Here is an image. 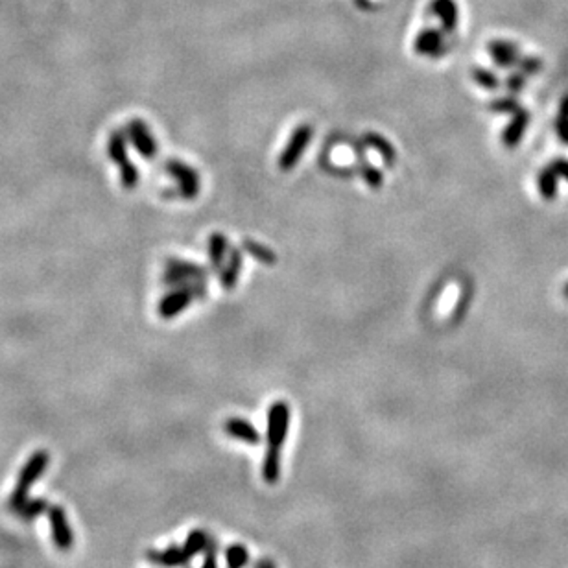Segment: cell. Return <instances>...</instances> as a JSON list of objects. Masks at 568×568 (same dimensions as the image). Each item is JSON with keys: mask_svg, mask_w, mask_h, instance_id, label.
<instances>
[{"mask_svg": "<svg viewBox=\"0 0 568 568\" xmlns=\"http://www.w3.org/2000/svg\"><path fill=\"white\" fill-rule=\"evenodd\" d=\"M288 427L290 406L284 400L273 403L267 410V445L263 462V478L266 484H275L281 476V448L286 441Z\"/></svg>", "mask_w": 568, "mask_h": 568, "instance_id": "obj_1", "label": "cell"}, {"mask_svg": "<svg viewBox=\"0 0 568 568\" xmlns=\"http://www.w3.org/2000/svg\"><path fill=\"white\" fill-rule=\"evenodd\" d=\"M46 465H49V454L46 452H35L34 456L26 462V465L23 467V471L19 474V481H17L13 495L10 498V507L15 513H19L23 510V505L28 502L26 500L28 489L34 486L35 481L39 480V476L43 474Z\"/></svg>", "mask_w": 568, "mask_h": 568, "instance_id": "obj_2", "label": "cell"}, {"mask_svg": "<svg viewBox=\"0 0 568 568\" xmlns=\"http://www.w3.org/2000/svg\"><path fill=\"white\" fill-rule=\"evenodd\" d=\"M207 277V270L199 264L183 260V258H170L166 260L165 273H163V282L168 286H192L199 284Z\"/></svg>", "mask_w": 568, "mask_h": 568, "instance_id": "obj_3", "label": "cell"}, {"mask_svg": "<svg viewBox=\"0 0 568 568\" xmlns=\"http://www.w3.org/2000/svg\"><path fill=\"white\" fill-rule=\"evenodd\" d=\"M205 296V284H192V286H179L174 288L170 294H166L159 303V316L163 320H172V317L179 316L181 312L187 310L192 301L198 297Z\"/></svg>", "mask_w": 568, "mask_h": 568, "instance_id": "obj_4", "label": "cell"}, {"mask_svg": "<svg viewBox=\"0 0 568 568\" xmlns=\"http://www.w3.org/2000/svg\"><path fill=\"white\" fill-rule=\"evenodd\" d=\"M165 170L170 174L177 187V194L183 199H194L199 192V174L183 160H168Z\"/></svg>", "mask_w": 568, "mask_h": 568, "instance_id": "obj_5", "label": "cell"}, {"mask_svg": "<svg viewBox=\"0 0 568 568\" xmlns=\"http://www.w3.org/2000/svg\"><path fill=\"white\" fill-rule=\"evenodd\" d=\"M312 139V126L308 124H303V126L296 127L294 133H291L290 141L284 146L281 157H279V168L282 172H290L291 168H296V165L299 163V159L305 153L306 146L310 142Z\"/></svg>", "mask_w": 568, "mask_h": 568, "instance_id": "obj_6", "label": "cell"}, {"mask_svg": "<svg viewBox=\"0 0 568 568\" xmlns=\"http://www.w3.org/2000/svg\"><path fill=\"white\" fill-rule=\"evenodd\" d=\"M49 519L50 524H52L53 544H56L59 550H63V552L70 550V546H72L74 543V537L72 529H70V526H68L67 522V513H65L63 507H59V505L49 507Z\"/></svg>", "mask_w": 568, "mask_h": 568, "instance_id": "obj_7", "label": "cell"}, {"mask_svg": "<svg viewBox=\"0 0 568 568\" xmlns=\"http://www.w3.org/2000/svg\"><path fill=\"white\" fill-rule=\"evenodd\" d=\"M148 559L151 563L159 564V567H166V568H177V567H185V564L190 563L192 555L189 554V550L183 546H170V548L165 550H151L148 552Z\"/></svg>", "mask_w": 568, "mask_h": 568, "instance_id": "obj_8", "label": "cell"}, {"mask_svg": "<svg viewBox=\"0 0 568 568\" xmlns=\"http://www.w3.org/2000/svg\"><path fill=\"white\" fill-rule=\"evenodd\" d=\"M130 135H132V141L135 144V148L139 150L144 159H153L157 156V142L153 139V135L150 133V130L142 124L141 120H133L132 126H130Z\"/></svg>", "mask_w": 568, "mask_h": 568, "instance_id": "obj_9", "label": "cell"}, {"mask_svg": "<svg viewBox=\"0 0 568 568\" xmlns=\"http://www.w3.org/2000/svg\"><path fill=\"white\" fill-rule=\"evenodd\" d=\"M224 432L238 441L248 443V445H258L260 443V434L249 421L242 417H229L224 423Z\"/></svg>", "mask_w": 568, "mask_h": 568, "instance_id": "obj_10", "label": "cell"}, {"mask_svg": "<svg viewBox=\"0 0 568 568\" xmlns=\"http://www.w3.org/2000/svg\"><path fill=\"white\" fill-rule=\"evenodd\" d=\"M111 156L115 157L117 163H120L122 166V179H124V185L127 189H132L139 183V170L135 166L130 165V160L126 157V148H124V139L122 137H115L111 142Z\"/></svg>", "mask_w": 568, "mask_h": 568, "instance_id": "obj_11", "label": "cell"}, {"mask_svg": "<svg viewBox=\"0 0 568 568\" xmlns=\"http://www.w3.org/2000/svg\"><path fill=\"white\" fill-rule=\"evenodd\" d=\"M242 272V253L238 249H233L229 253V258L225 266L222 267V275H220V284L224 290H233L236 286L238 277Z\"/></svg>", "mask_w": 568, "mask_h": 568, "instance_id": "obj_12", "label": "cell"}, {"mask_svg": "<svg viewBox=\"0 0 568 568\" xmlns=\"http://www.w3.org/2000/svg\"><path fill=\"white\" fill-rule=\"evenodd\" d=\"M207 249H209V260L213 264L214 270H220L222 264L225 263L229 251V240L225 234L222 233H213L207 242Z\"/></svg>", "mask_w": 568, "mask_h": 568, "instance_id": "obj_13", "label": "cell"}, {"mask_svg": "<svg viewBox=\"0 0 568 568\" xmlns=\"http://www.w3.org/2000/svg\"><path fill=\"white\" fill-rule=\"evenodd\" d=\"M364 142L370 146L371 150H374L384 159V163L388 166H393L395 159H397V153H395V148L391 146V142L388 139H384L379 133H365Z\"/></svg>", "mask_w": 568, "mask_h": 568, "instance_id": "obj_14", "label": "cell"}, {"mask_svg": "<svg viewBox=\"0 0 568 568\" xmlns=\"http://www.w3.org/2000/svg\"><path fill=\"white\" fill-rule=\"evenodd\" d=\"M415 50L424 56H436L441 50V35L436 30H424L415 41Z\"/></svg>", "mask_w": 568, "mask_h": 568, "instance_id": "obj_15", "label": "cell"}, {"mask_svg": "<svg viewBox=\"0 0 568 568\" xmlns=\"http://www.w3.org/2000/svg\"><path fill=\"white\" fill-rule=\"evenodd\" d=\"M489 52L493 53V58L496 59V63L505 67L511 65L517 59V49L511 43H504V41H495L489 44Z\"/></svg>", "mask_w": 568, "mask_h": 568, "instance_id": "obj_16", "label": "cell"}, {"mask_svg": "<svg viewBox=\"0 0 568 568\" xmlns=\"http://www.w3.org/2000/svg\"><path fill=\"white\" fill-rule=\"evenodd\" d=\"M244 249H246L253 258H257L258 263L275 264V260H277V257H275V253H273L272 249L266 248L264 244L257 242V240H251V238H246V240H244Z\"/></svg>", "mask_w": 568, "mask_h": 568, "instance_id": "obj_17", "label": "cell"}, {"mask_svg": "<svg viewBox=\"0 0 568 568\" xmlns=\"http://www.w3.org/2000/svg\"><path fill=\"white\" fill-rule=\"evenodd\" d=\"M434 11H436V15L441 19L443 26L447 30H452L456 26L457 11L452 0H436L434 2Z\"/></svg>", "mask_w": 568, "mask_h": 568, "instance_id": "obj_18", "label": "cell"}, {"mask_svg": "<svg viewBox=\"0 0 568 568\" xmlns=\"http://www.w3.org/2000/svg\"><path fill=\"white\" fill-rule=\"evenodd\" d=\"M225 559L229 568H246L249 563V552L244 544L234 543L225 550Z\"/></svg>", "mask_w": 568, "mask_h": 568, "instance_id": "obj_19", "label": "cell"}, {"mask_svg": "<svg viewBox=\"0 0 568 568\" xmlns=\"http://www.w3.org/2000/svg\"><path fill=\"white\" fill-rule=\"evenodd\" d=\"M209 544H210L209 535L205 534V531H201V529H194V531H190L189 537H187L185 548L189 550V554L194 557V555L201 554V552H205V550L209 548Z\"/></svg>", "mask_w": 568, "mask_h": 568, "instance_id": "obj_20", "label": "cell"}, {"mask_svg": "<svg viewBox=\"0 0 568 568\" xmlns=\"http://www.w3.org/2000/svg\"><path fill=\"white\" fill-rule=\"evenodd\" d=\"M360 174H362V179L367 183V187H371V189H379L380 185H382V172L377 168V166H373L371 163H367V160H364L362 163V166H360Z\"/></svg>", "mask_w": 568, "mask_h": 568, "instance_id": "obj_21", "label": "cell"}, {"mask_svg": "<svg viewBox=\"0 0 568 568\" xmlns=\"http://www.w3.org/2000/svg\"><path fill=\"white\" fill-rule=\"evenodd\" d=\"M44 510H49V504L39 498V500L26 502V504L23 505V510L19 511V515L23 517L25 520H32L39 515V513H43Z\"/></svg>", "mask_w": 568, "mask_h": 568, "instance_id": "obj_22", "label": "cell"}, {"mask_svg": "<svg viewBox=\"0 0 568 568\" xmlns=\"http://www.w3.org/2000/svg\"><path fill=\"white\" fill-rule=\"evenodd\" d=\"M474 76H476V80H478L481 85H486V87H495L496 85V80L493 78V74H489L487 70H481L480 68V70H476Z\"/></svg>", "mask_w": 568, "mask_h": 568, "instance_id": "obj_23", "label": "cell"}, {"mask_svg": "<svg viewBox=\"0 0 568 568\" xmlns=\"http://www.w3.org/2000/svg\"><path fill=\"white\" fill-rule=\"evenodd\" d=\"M201 568H218V563H216V550H214L213 543H210V546L207 548V555H205L203 567Z\"/></svg>", "mask_w": 568, "mask_h": 568, "instance_id": "obj_24", "label": "cell"}, {"mask_svg": "<svg viewBox=\"0 0 568 568\" xmlns=\"http://www.w3.org/2000/svg\"><path fill=\"white\" fill-rule=\"evenodd\" d=\"M255 568H275V564H273L272 559H260Z\"/></svg>", "mask_w": 568, "mask_h": 568, "instance_id": "obj_25", "label": "cell"}]
</instances>
